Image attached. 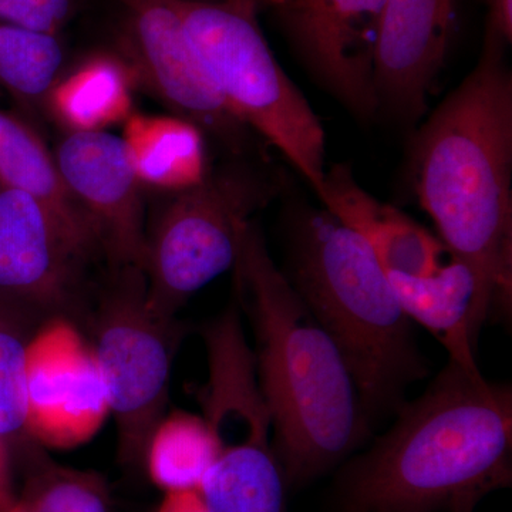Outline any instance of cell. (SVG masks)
Returning <instances> with one entry per match:
<instances>
[{"label":"cell","mask_w":512,"mask_h":512,"mask_svg":"<svg viewBox=\"0 0 512 512\" xmlns=\"http://www.w3.org/2000/svg\"><path fill=\"white\" fill-rule=\"evenodd\" d=\"M57 171L92 221L110 268L143 271L147 224L141 181L123 138L107 131L67 133L53 150Z\"/></svg>","instance_id":"13"},{"label":"cell","mask_w":512,"mask_h":512,"mask_svg":"<svg viewBox=\"0 0 512 512\" xmlns=\"http://www.w3.org/2000/svg\"><path fill=\"white\" fill-rule=\"evenodd\" d=\"M215 444L200 487L211 512H286V484L271 417L254 383L229 380L200 400Z\"/></svg>","instance_id":"11"},{"label":"cell","mask_w":512,"mask_h":512,"mask_svg":"<svg viewBox=\"0 0 512 512\" xmlns=\"http://www.w3.org/2000/svg\"><path fill=\"white\" fill-rule=\"evenodd\" d=\"M237 2L249 3L255 8H272L276 9L282 5V0H237Z\"/></svg>","instance_id":"28"},{"label":"cell","mask_w":512,"mask_h":512,"mask_svg":"<svg viewBox=\"0 0 512 512\" xmlns=\"http://www.w3.org/2000/svg\"><path fill=\"white\" fill-rule=\"evenodd\" d=\"M235 295L254 330L256 377L288 488L338 466L370 421L345 357L276 266L255 220L242 228Z\"/></svg>","instance_id":"2"},{"label":"cell","mask_w":512,"mask_h":512,"mask_svg":"<svg viewBox=\"0 0 512 512\" xmlns=\"http://www.w3.org/2000/svg\"><path fill=\"white\" fill-rule=\"evenodd\" d=\"M13 454L5 440L0 439V512H12L16 490L13 485Z\"/></svg>","instance_id":"26"},{"label":"cell","mask_w":512,"mask_h":512,"mask_svg":"<svg viewBox=\"0 0 512 512\" xmlns=\"http://www.w3.org/2000/svg\"><path fill=\"white\" fill-rule=\"evenodd\" d=\"M284 274L345 357L367 419L399 409L427 367L412 320L369 245L328 210L302 212Z\"/></svg>","instance_id":"4"},{"label":"cell","mask_w":512,"mask_h":512,"mask_svg":"<svg viewBox=\"0 0 512 512\" xmlns=\"http://www.w3.org/2000/svg\"><path fill=\"white\" fill-rule=\"evenodd\" d=\"M83 313L116 420L121 463L143 467L147 441L167 410L181 329L177 319L151 311L146 275L133 266L110 268V278Z\"/></svg>","instance_id":"7"},{"label":"cell","mask_w":512,"mask_h":512,"mask_svg":"<svg viewBox=\"0 0 512 512\" xmlns=\"http://www.w3.org/2000/svg\"><path fill=\"white\" fill-rule=\"evenodd\" d=\"M318 198L325 210L369 245L386 271L424 276L443 266L447 252L440 239L409 215L373 197L357 183L349 165L326 170Z\"/></svg>","instance_id":"15"},{"label":"cell","mask_w":512,"mask_h":512,"mask_svg":"<svg viewBox=\"0 0 512 512\" xmlns=\"http://www.w3.org/2000/svg\"><path fill=\"white\" fill-rule=\"evenodd\" d=\"M154 512H211L205 503L200 488L174 490L163 493L160 504Z\"/></svg>","instance_id":"25"},{"label":"cell","mask_w":512,"mask_h":512,"mask_svg":"<svg viewBox=\"0 0 512 512\" xmlns=\"http://www.w3.org/2000/svg\"><path fill=\"white\" fill-rule=\"evenodd\" d=\"M93 259L42 201L0 183V302L42 322L82 315Z\"/></svg>","instance_id":"9"},{"label":"cell","mask_w":512,"mask_h":512,"mask_svg":"<svg viewBox=\"0 0 512 512\" xmlns=\"http://www.w3.org/2000/svg\"><path fill=\"white\" fill-rule=\"evenodd\" d=\"M487 28L473 72L413 138L410 180L441 244L477 281L473 335L512 313V74Z\"/></svg>","instance_id":"1"},{"label":"cell","mask_w":512,"mask_h":512,"mask_svg":"<svg viewBox=\"0 0 512 512\" xmlns=\"http://www.w3.org/2000/svg\"><path fill=\"white\" fill-rule=\"evenodd\" d=\"M127 20L117 50L136 87L174 116L195 124L234 157L254 151V138L232 113L192 47L170 0H116Z\"/></svg>","instance_id":"8"},{"label":"cell","mask_w":512,"mask_h":512,"mask_svg":"<svg viewBox=\"0 0 512 512\" xmlns=\"http://www.w3.org/2000/svg\"><path fill=\"white\" fill-rule=\"evenodd\" d=\"M346 467V512H474L512 483V389L448 360Z\"/></svg>","instance_id":"3"},{"label":"cell","mask_w":512,"mask_h":512,"mask_svg":"<svg viewBox=\"0 0 512 512\" xmlns=\"http://www.w3.org/2000/svg\"><path fill=\"white\" fill-rule=\"evenodd\" d=\"M60 36L0 20V90L30 114L45 113L46 97L64 70Z\"/></svg>","instance_id":"21"},{"label":"cell","mask_w":512,"mask_h":512,"mask_svg":"<svg viewBox=\"0 0 512 512\" xmlns=\"http://www.w3.org/2000/svg\"><path fill=\"white\" fill-rule=\"evenodd\" d=\"M110 414L89 339L72 318L37 326L26 350V433L42 448L70 450L93 439Z\"/></svg>","instance_id":"10"},{"label":"cell","mask_w":512,"mask_h":512,"mask_svg":"<svg viewBox=\"0 0 512 512\" xmlns=\"http://www.w3.org/2000/svg\"><path fill=\"white\" fill-rule=\"evenodd\" d=\"M453 0H386L373 82L377 107L404 124L420 120L446 59Z\"/></svg>","instance_id":"14"},{"label":"cell","mask_w":512,"mask_h":512,"mask_svg":"<svg viewBox=\"0 0 512 512\" xmlns=\"http://www.w3.org/2000/svg\"><path fill=\"white\" fill-rule=\"evenodd\" d=\"M384 2L282 0L275 9L313 79L362 121L379 113L373 67Z\"/></svg>","instance_id":"12"},{"label":"cell","mask_w":512,"mask_h":512,"mask_svg":"<svg viewBox=\"0 0 512 512\" xmlns=\"http://www.w3.org/2000/svg\"><path fill=\"white\" fill-rule=\"evenodd\" d=\"M215 458L214 437L201 414L165 413L147 441L143 467L163 493L200 488Z\"/></svg>","instance_id":"20"},{"label":"cell","mask_w":512,"mask_h":512,"mask_svg":"<svg viewBox=\"0 0 512 512\" xmlns=\"http://www.w3.org/2000/svg\"><path fill=\"white\" fill-rule=\"evenodd\" d=\"M387 276L407 318L439 340L448 360L477 370V340L473 335L477 281L471 269L450 259L430 275L387 271Z\"/></svg>","instance_id":"16"},{"label":"cell","mask_w":512,"mask_h":512,"mask_svg":"<svg viewBox=\"0 0 512 512\" xmlns=\"http://www.w3.org/2000/svg\"><path fill=\"white\" fill-rule=\"evenodd\" d=\"M30 471L12 512H110L109 485L96 471L62 466L30 448Z\"/></svg>","instance_id":"22"},{"label":"cell","mask_w":512,"mask_h":512,"mask_svg":"<svg viewBox=\"0 0 512 512\" xmlns=\"http://www.w3.org/2000/svg\"><path fill=\"white\" fill-rule=\"evenodd\" d=\"M205 134L177 116L131 113L123 141L141 184L168 192L187 190L208 174Z\"/></svg>","instance_id":"19"},{"label":"cell","mask_w":512,"mask_h":512,"mask_svg":"<svg viewBox=\"0 0 512 512\" xmlns=\"http://www.w3.org/2000/svg\"><path fill=\"white\" fill-rule=\"evenodd\" d=\"M279 181L235 157L200 184L171 194L147 228L143 272L151 311L177 319L195 292L234 268L242 228L278 195Z\"/></svg>","instance_id":"6"},{"label":"cell","mask_w":512,"mask_h":512,"mask_svg":"<svg viewBox=\"0 0 512 512\" xmlns=\"http://www.w3.org/2000/svg\"><path fill=\"white\" fill-rule=\"evenodd\" d=\"M0 183L36 197L80 244L103 256L92 221L64 185L55 158L25 120L0 110Z\"/></svg>","instance_id":"18"},{"label":"cell","mask_w":512,"mask_h":512,"mask_svg":"<svg viewBox=\"0 0 512 512\" xmlns=\"http://www.w3.org/2000/svg\"><path fill=\"white\" fill-rule=\"evenodd\" d=\"M134 89L133 74L119 53H94L57 77L45 113L67 133L106 131L131 116Z\"/></svg>","instance_id":"17"},{"label":"cell","mask_w":512,"mask_h":512,"mask_svg":"<svg viewBox=\"0 0 512 512\" xmlns=\"http://www.w3.org/2000/svg\"><path fill=\"white\" fill-rule=\"evenodd\" d=\"M232 113L276 148L316 197L326 174L325 130L266 43L258 8L237 0H170Z\"/></svg>","instance_id":"5"},{"label":"cell","mask_w":512,"mask_h":512,"mask_svg":"<svg viewBox=\"0 0 512 512\" xmlns=\"http://www.w3.org/2000/svg\"><path fill=\"white\" fill-rule=\"evenodd\" d=\"M490 20L487 28L494 30L510 45L512 40V0H488Z\"/></svg>","instance_id":"27"},{"label":"cell","mask_w":512,"mask_h":512,"mask_svg":"<svg viewBox=\"0 0 512 512\" xmlns=\"http://www.w3.org/2000/svg\"><path fill=\"white\" fill-rule=\"evenodd\" d=\"M77 0H0V20L45 35L60 36Z\"/></svg>","instance_id":"24"},{"label":"cell","mask_w":512,"mask_h":512,"mask_svg":"<svg viewBox=\"0 0 512 512\" xmlns=\"http://www.w3.org/2000/svg\"><path fill=\"white\" fill-rule=\"evenodd\" d=\"M42 320L0 302V439L12 454L35 446L26 433V350Z\"/></svg>","instance_id":"23"}]
</instances>
